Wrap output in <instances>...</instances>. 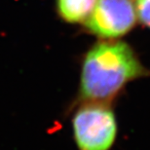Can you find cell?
<instances>
[{
  "label": "cell",
  "mask_w": 150,
  "mask_h": 150,
  "mask_svg": "<svg viewBox=\"0 0 150 150\" xmlns=\"http://www.w3.org/2000/svg\"><path fill=\"white\" fill-rule=\"evenodd\" d=\"M96 0H56V9L61 20L67 23H83L89 18Z\"/></svg>",
  "instance_id": "cell-4"
},
{
  "label": "cell",
  "mask_w": 150,
  "mask_h": 150,
  "mask_svg": "<svg viewBox=\"0 0 150 150\" xmlns=\"http://www.w3.org/2000/svg\"><path fill=\"white\" fill-rule=\"evenodd\" d=\"M147 76L150 71L128 43L103 40L85 54L77 101L108 103L130 82Z\"/></svg>",
  "instance_id": "cell-1"
},
{
  "label": "cell",
  "mask_w": 150,
  "mask_h": 150,
  "mask_svg": "<svg viewBox=\"0 0 150 150\" xmlns=\"http://www.w3.org/2000/svg\"><path fill=\"white\" fill-rule=\"evenodd\" d=\"M136 20L133 0H96L84 25L90 33L101 40H116L132 30Z\"/></svg>",
  "instance_id": "cell-3"
},
{
  "label": "cell",
  "mask_w": 150,
  "mask_h": 150,
  "mask_svg": "<svg viewBox=\"0 0 150 150\" xmlns=\"http://www.w3.org/2000/svg\"><path fill=\"white\" fill-rule=\"evenodd\" d=\"M135 5L139 21L150 28V0H136Z\"/></svg>",
  "instance_id": "cell-5"
},
{
  "label": "cell",
  "mask_w": 150,
  "mask_h": 150,
  "mask_svg": "<svg viewBox=\"0 0 150 150\" xmlns=\"http://www.w3.org/2000/svg\"><path fill=\"white\" fill-rule=\"evenodd\" d=\"M78 150H110L116 140L117 121L108 103H86L72 117Z\"/></svg>",
  "instance_id": "cell-2"
}]
</instances>
